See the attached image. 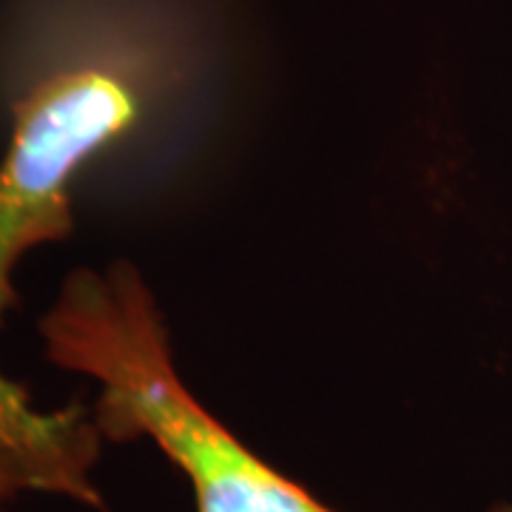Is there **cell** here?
Listing matches in <instances>:
<instances>
[{"label": "cell", "instance_id": "obj_2", "mask_svg": "<svg viewBox=\"0 0 512 512\" xmlns=\"http://www.w3.org/2000/svg\"><path fill=\"white\" fill-rule=\"evenodd\" d=\"M40 333L52 365L100 384L94 424L103 439L154 441L188 478L197 512H336L197 402L174 367L163 313L134 265L74 271ZM490 512H512V501Z\"/></svg>", "mask_w": 512, "mask_h": 512}, {"label": "cell", "instance_id": "obj_3", "mask_svg": "<svg viewBox=\"0 0 512 512\" xmlns=\"http://www.w3.org/2000/svg\"><path fill=\"white\" fill-rule=\"evenodd\" d=\"M103 433L83 407L37 413L29 399L0 404V501L37 490L100 504L94 490V461Z\"/></svg>", "mask_w": 512, "mask_h": 512}, {"label": "cell", "instance_id": "obj_1", "mask_svg": "<svg viewBox=\"0 0 512 512\" xmlns=\"http://www.w3.org/2000/svg\"><path fill=\"white\" fill-rule=\"evenodd\" d=\"M194 35L171 0H37L20 20L0 160V322L18 302L20 256L72 234L74 177L191 74ZM20 393L0 376V402Z\"/></svg>", "mask_w": 512, "mask_h": 512}]
</instances>
